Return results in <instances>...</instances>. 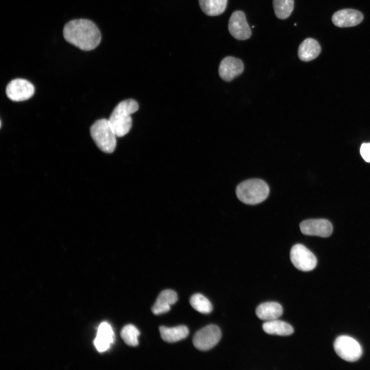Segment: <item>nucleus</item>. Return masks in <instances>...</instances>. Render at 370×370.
<instances>
[{
  "label": "nucleus",
  "mask_w": 370,
  "mask_h": 370,
  "mask_svg": "<svg viewBox=\"0 0 370 370\" xmlns=\"http://www.w3.org/2000/svg\"><path fill=\"white\" fill-rule=\"evenodd\" d=\"M63 33L67 42L84 51L94 49L101 40L100 30L96 25L85 18L73 20L67 23Z\"/></svg>",
  "instance_id": "obj_1"
},
{
  "label": "nucleus",
  "mask_w": 370,
  "mask_h": 370,
  "mask_svg": "<svg viewBox=\"0 0 370 370\" xmlns=\"http://www.w3.org/2000/svg\"><path fill=\"white\" fill-rule=\"evenodd\" d=\"M137 102L133 99H127L119 103L108 119L109 123L117 137L127 134L132 125L131 115L138 109Z\"/></svg>",
  "instance_id": "obj_2"
},
{
  "label": "nucleus",
  "mask_w": 370,
  "mask_h": 370,
  "mask_svg": "<svg viewBox=\"0 0 370 370\" xmlns=\"http://www.w3.org/2000/svg\"><path fill=\"white\" fill-rule=\"evenodd\" d=\"M269 188L264 180L250 179L239 183L236 189L238 199L248 205H255L264 201L268 196Z\"/></svg>",
  "instance_id": "obj_3"
},
{
  "label": "nucleus",
  "mask_w": 370,
  "mask_h": 370,
  "mask_svg": "<svg viewBox=\"0 0 370 370\" xmlns=\"http://www.w3.org/2000/svg\"><path fill=\"white\" fill-rule=\"evenodd\" d=\"M92 139L102 152L113 153L116 147V135L108 119H101L96 121L90 127Z\"/></svg>",
  "instance_id": "obj_4"
},
{
  "label": "nucleus",
  "mask_w": 370,
  "mask_h": 370,
  "mask_svg": "<svg viewBox=\"0 0 370 370\" xmlns=\"http://www.w3.org/2000/svg\"><path fill=\"white\" fill-rule=\"evenodd\" d=\"M334 349L340 358L349 362L358 360L362 353L359 342L352 337L345 335L337 338L334 342Z\"/></svg>",
  "instance_id": "obj_5"
},
{
  "label": "nucleus",
  "mask_w": 370,
  "mask_h": 370,
  "mask_svg": "<svg viewBox=\"0 0 370 370\" xmlns=\"http://www.w3.org/2000/svg\"><path fill=\"white\" fill-rule=\"evenodd\" d=\"M221 337V330L217 325H208L195 333L193 338V343L197 349L206 351L215 346Z\"/></svg>",
  "instance_id": "obj_6"
},
{
  "label": "nucleus",
  "mask_w": 370,
  "mask_h": 370,
  "mask_svg": "<svg viewBox=\"0 0 370 370\" xmlns=\"http://www.w3.org/2000/svg\"><path fill=\"white\" fill-rule=\"evenodd\" d=\"M290 260L298 269L309 271L313 269L317 263L315 255L304 245L297 244L291 249Z\"/></svg>",
  "instance_id": "obj_7"
},
{
  "label": "nucleus",
  "mask_w": 370,
  "mask_h": 370,
  "mask_svg": "<svg viewBox=\"0 0 370 370\" xmlns=\"http://www.w3.org/2000/svg\"><path fill=\"white\" fill-rule=\"evenodd\" d=\"M33 84L27 80L16 79L10 81L6 88L7 97L13 101H23L30 98L34 94Z\"/></svg>",
  "instance_id": "obj_8"
},
{
  "label": "nucleus",
  "mask_w": 370,
  "mask_h": 370,
  "mask_svg": "<svg viewBox=\"0 0 370 370\" xmlns=\"http://www.w3.org/2000/svg\"><path fill=\"white\" fill-rule=\"evenodd\" d=\"M228 29L231 35L238 40H246L251 37L252 32L245 14L240 10L234 11L229 21Z\"/></svg>",
  "instance_id": "obj_9"
},
{
  "label": "nucleus",
  "mask_w": 370,
  "mask_h": 370,
  "mask_svg": "<svg viewBox=\"0 0 370 370\" xmlns=\"http://www.w3.org/2000/svg\"><path fill=\"white\" fill-rule=\"evenodd\" d=\"M301 232L306 235L322 237L329 236L332 232L331 223L325 219H309L303 221L300 225Z\"/></svg>",
  "instance_id": "obj_10"
},
{
  "label": "nucleus",
  "mask_w": 370,
  "mask_h": 370,
  "mask_svg": "<svg viewBox=\"0 0 370 370\" xmlns=\"http://www.w3.org/2000/svg\"><path fill=\"white\" fill-rule=\"evenodd\" d=\"M244 68L241 60L237 58L228 56L220 62L218 72L220 78L224 81L229 82L240 75Z\"/></svg>",
  "instance_id": "obj_11"
},
{
  "label": "nucleus",
  "mask_w": 370,
  "mask_h": 370,
  "mask_svg": "<svg viewBox=\"0 0 370 370\" xmlns=\"http://www.w3.org/2000/svg\"><path fill=\"white\" fill-rule=\"evenodd\" d=\"M333 24L338 27L355 26L363 20L362 13L353 9H344L334 13L332 16Z\"/></svg>",
  "instance_id": "obj_12"
},
{
  "label": "nucleus",
  "mask_w": 370,
  "mask_h": 370,
  "mask_svg": "<svg viewBox=\"0 0 370 370\" xmlns=\"http://www.w3.org/2000/svg\"><path fill=\"white\" fill-rule=\"evenodd\" d=\"M178 300L176 292L171 289L161 291L152 308V312L156 315L162 314L169 311L171 305L175 304Z\"/></svg>",
  "instance_id": "obj_13"
},
{
  "label": "nucleus",
  "mask_w": 370,
  "mask_h": 370,
  "mask_svg": "<svg viewBox=\"0 0 370 370\" xmlns=\"http://www.w3.org/2000/svg\"><path fill=\"white\" fill-rule=\"evenodd\" d=\"M114 341V334L111 326L107 322L99 325L94 344L100 352L107 350Z\"/></svg>",
  "instance_id": "obj_14"
},
{
  "label": "nucleus",
  "mask_w": 370,
  "mask_h": 370,
  "mask_svg": "<svg viewBox=\"0 0 370 370\" xmlns=\"http://www.w3.org/2000/svg\"><path fill=\"white\" fill-rule=\"evenodd\" d=\"M257 317L263 321L278 319L283 312L282 306L275 302H267L260 304L256 308Z\"/></svg>",
  "instance_id": "obj_15"
},
{
  "label": "nucleus",
  "mask_w": 370,
  "mask_h": 370,
  "mask_svg": "<svg viewBox=\"0 0 370 370\" xmlns=\"http://www.w3.org/2000/svg\"><path fill=\"white\" fill-rule=\"evenodd\" d=\"M321 48L318 42L312 38H307L299 45L298 57L304 62H309L316 59L319 55Z\"/></svg>",
  "instance_id": "obj_16"
},
{
  "label": "nucleus",
  "mask_w": 370,
  "mask_h": 370,
  "mask_svg": "<svg viewBox=\"0 0 370 370\" xmlns=\"http://www.w3.org/2000/svg\"><path fill=\"white\" fill-rule=\"evenodd\" d=\"M161 338L165 342L174 343L185 339L189 335L188 328L184 325L174 327L161 326L159 327Z\"/></svg>",
  "instance_id": "obj_17"
},
{
  "label": "nucleus",
  "mask_w": 370,
  "mask_h": 370,
  "mask_svg": "<svg viewBox=\"0 0 370 370\" xmlns=\"http://www.w3.org/2000/svg\"><path fill=\"white\" fill-rule=\"evenodd\" d=\"M263 330L269 335L289 336L293 332V327L288 323L277 319L266 321L263 323Z\"/></svg>",
  "instance_id": "obj_18"
},
{
  "label": "nucleus",
  "mask_w": 370,
  "mask_h": 370,
  "mask_svg": "<svg viewBox=\"0 0 370 370\" xmlns=\"http://www.w3.org/2000/svg\"><path fill=\"white\" fill-rule=\"evenodd\" d=\"M201 10L207 15L216 16L226 10L227 0H199Z\"/></svg>",
  "instance_id": "obj_19"
},
{
  "label": "nucleus",
  "mask_w": 370,
  "mask_h": 370,
  "mask_svg": "<svg viewBox=\"0 0 370 370\" xmlns=\"http://www.w3.org/2000/svg\"><path fill=\"white\" fill-rule=\"evenodd\" d=\"M272 4L275 16L281 20L288 18L294 8V0H273Z\"/></svg>",
  "instance_id": "obj_20"
},
{
  "label": "nucleus",
  "mask_w": 370,
  "mask_h": 370,
  "mask_svg": "<svg viewBox=\"0 0 370 370\" xmlns=\"http://www.w3.org/2000/svg\"><path fill=\"white\" fill-rule=\"evenodd\" d=\"M190 303L194 309L201 313H209L213 309L210 301L200 293L193 295L190 298Z\"/></svg>",
  "instance_id": "obj_21"
},
{
  "label": "nucleus",
  "mask_w": 370,
  "mask_h": 370,
  "mask_svg": "<svg viewBox=\"0 0 370 370\" xmlns=\"http://www.w3.org/2000/svg\"><path fill=\"white\" fill-rule=\"evenodd\" d=\"M120 334L123 340L128 346H136L138 345V338L140 332L134 325L128 324L124 326Z\"/></svg>",
  "instance_id": "obj_22"
},
{
  "label": "nucleus",
  "mask_w": 370,
  "mask_h": 370,
  "mask_svg": "<svg viewBox=\"0 0 370 370\" xmlns=\"http://www.w3.org/2000/svg\"><path fill=\"white\" fill-rule=\"evenodd\" d=\"M360 153L365 161L370 162V143L362 144L360 148Z\"/></svg>",
  "instance_id": "obj_23"
}]
</instances>
